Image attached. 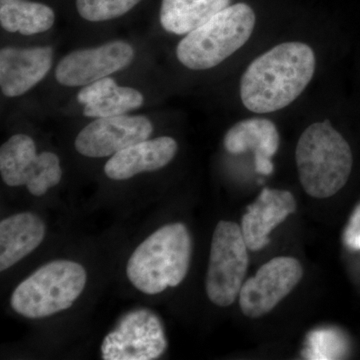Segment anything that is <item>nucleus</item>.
Instances as JSON below:
<instances>
[{
  "mask_svg": "<svg viewBox=\"0 0 360 360\" xmlns=\"http://www.w3.org/2000/svg\"><path fill=\"white\" fill-rule=\"evenodd\" d=\"M141 54L139 42L116 37L66 52L51 77L61 89L77 91L104 77L123 75L137 65Z\"/></svg>",
  "mask_w": 360,
  "mask_h": 360,
  "instance_id": "nucleus-6",
  "label": "nucleus"
},
{
  "mask_svg": "<svg viewBox=\"0 0 360 360\" xmlns=\"http://www.w3.org/2000/svg\"><path fill=\"white\" fill-rule=\"evenodd\" d=\"M257 25L252 7L231 4L200 27L181 37L174 59L191 72H206L224 65L250 41Z\"/></svg>",
  "mask_w": 360,
  "mask_h": 360,
  "instance_id": "nucleus-3",
  "label": "nucleus"
},
{
  "mask_svg": "<svg viewBox=\"0 0 360 360\" xmlns=\"http://www.w3.org/2000/svg\"><path fill=\"white\" fill-rule=\"evenodd\" d=\"M82 264L56 260L40 267L14 290L11 305L27 319H42L70 309L86 284Z\"/></svg>",
  "mask_w": 360,
  "mask_h": 360,
  "instance_id": "nucleus-5",
  "label": "nucleus"
},
{
  "mask_svg": "<svg viewBox=\"0 0 360 360\" xmlns=\"http://www.w3.org/2000/svg\"><path fill=\"white\" fill-rule=\"evenodd\" d=\"M120 77H104L77 90L71 108L89 120L139 112L149 103L148 90Z\"/></svg>",
  "mask_w": 360,
  "mask_h": 360,
  "instance_id": "nucleus-13",
  "label": "nucleus"
},
{
  "mask_svg": "<svg viewBox=\"0 0 360 360\" xmlns=\"http://www.w3.org/2000/svg\"><path fill=\"white\" fill-rule=\"evenodd\" d=\"M343 243L350 250H360V205L355 207L345 227Z\"/></svg>",
  "mask_w": 360,
  "mask_h": 360,
  "instance_id": "nucleus-21",
  "label": "nucleus"
},
{
  "mask_svg": "<svg viewBox=\"0 0 360 360\" xmlns=\"http://www.w3.org/2000/svg\"><path fill=\"white\" fill-rule=\"evenodd\" d=\"M316 68L311 45L300 40L276 44L246 66L239 79V99L255 115L283 110L302 96Z\"/></svg>",
  "mask_w": 360,
  "mask_h": 360,
  "instance_id": "nucleus-1",
  "label": "nucleus"
},
{
  "mask_svg": "<svg viewBox=\"0 0 360 360\" xmlns=\"http://www.w3.org/2000/svg\"><path fill=\"white\" fill-rule=\"evenodd\" d=\"M281 144V135L276 123L264 116H253L234 123L224 137L225 150L238 155L253 151L255 167L260 174L274 172L272 158Z\"/></svg>",
  "mask_w": 360,
  "mask_h": 360,
  "instance_id": "nucleus-14",
  "label": "nucleus"
},
{
  "mask_svg": "<svg viewBox=\"0 0 360 360\" xmlns=\"http://www.w3.org/2000/svg\"><path fill=\"white\" fill-rule=\"evenodd\" d=\"M58 51L52 44H2L0 49V92L7 101L21 98L51 77Z\"/></svg>",
  "mask_w": 360,
  "mask_h": 360,
  "instance_id": "nucleus-9",
  "label": "nucleus"
},
{
  "mask_svg": "<svg viewBox=\"0 0 360 360\" xmlns=\"http://www.w3.org/2000/svg\"><path fill=\"white\" fill-rule=\"evenodd\" d=\"M167 348L160 317L150 310L137 309L125 314L104 338L101 356L104 360H153Z\"/></svg>",
  "mask_w": 360,
  "mask_h": 360,
  "instance_id": "nucleus-10",
  "label": "nucleus"
},
{
  "mask_svg": "<svg viewBox=\"0 0 360 360\" xmlns=\"http://www.w3.org/2000/svg\"><path fill=\"white\" fill-rule=\"evenodd\" d=\"M143 0H75L78 18L89 25H110L125 18Z\"/></svg>",
  "mask_w": 360,
  "mask_h": 360,
  "instance_id": "nucleus-20",
  "label": "nucleus"
},
{
  "mask_svg": "<svg viewBox=\"0 0 360 360\" xmlns=\"http://www.w3.org/2000/svg\"><path fill=\"white\" fill-rule=\"evenodd\" d=\"M295 195L283 189L264 188L255 202L246 208L241 231L248 250H264L269 245L271 231L295 212Z\"/></svg>",
  "mask_w": 360,
  "mask_h": 360,
  "instance_id": "nucleus-15",
  "label": "nucleus"
},
{
  "mask_svg": "<svg viewBox=\"0 0 360 360\" xmlns=\"http://www.w3.org/2000/svg\"><path fill=\"white\" fill-rule=\"evenodd\" d=\"M155 130L153 118L143 113L96 118L79 130L75 148L85 158H111L123 149L150 139Z\"/></svg>",
  "mask_w": 360,
  "mask_h": 360,
  "instance_id": "nucleus-11",
  "label": "nucleus"
},
{
  "mask_svg": "<svg viewBox=\"0 0 360 360\" xmlns=\"http://www.w3.org/2000/svg\"><path fill=\"white\" fill-rule=\"evenodd\" d=\"M248 250L238 224L227 220L217 224L205 279L206 295L217 307H231L238 298L250 262Z\"/></svg>",
  "mask_w": 360,
  "mask_h": 360,
  "instance_id": "nucleus-7",
  "label": "nucleus"
},
{
  "mask_svg": "<svg viewBox=\"0 0 360 360\" xmlns=\"http://www.w3.org/2000/svg\"><path fill=\"white\" fill-rule=\"evenodd\" d=\"M303 269L295 257L272 258L245 281L239 292L241 311L250 319L269 314L302 281Z\"/></svg>",
  "mask_w": 360,
  "mask_h": 360,
  "instance_id": "nucleus-12",
  "label": "nucleus"
},
{
  "mask_svg": "<svg viewBox=\"0 0 360 360\" xmlns=\"http://www.w3.org/2000/svg\"><path fill=\"white\" fill-rule=\"evenodd\" d=\"M54 9L34 0H0V26L6 37L34 40L51 34L56 25Z\"/></svg>",
  "mask_w": 360,
  "mask_h": 360,
  "instance_id": "nucleus-17",
  "label": "nucleus"
},
{
  "mask_svg": "<svg viewBox=\"0 0 360 360\" xmlns=\"http://www.w3.org/2000/svg\"><path fill=\"white\" fill-rule=\"evenodd\" d=\"M45 224L39 215L23 212L0 222V270L11 269L39 248L45 236Z\"/></svg>",
  "mask_w": 360,
  "mask_h": 360,
  "instance_id": "nucleus-18",
  "label": "nucleus"
},
{
  "mask_svg": "<svg viewBox=\"0 0 360 360\" xmlns=\"http://www.w3.org/2000/svg\"><path fill=\"white\" fill-rule=\"evenodd\" d=\"M193 243L184 224L161 227L139 245L127 266V277L146 295H158L175 288L186 278Z\"/></svg>",
  "mask_w": 360,
  "mask_h": 360,
  "instance_id": "nucleus-4",
  "label": "nucleus"
},
{
  "mask_svg": "<svg viewBox=\"0 0 360 360\" xmlns=\"http://www.w3.org/2000/svg\"><path fill=\"white\" fill-rule=\"evenodd\" d=\"M177 151L179 143L174 137H150L111 156L104 165V174L110 179L127 180L146 172H156L167 167Z\"/></svg>",
  "mask_w": 360,
  "mask_h": 360,
  "instance_id": "nucleus-16",
  "label": "nucleus"
},
{
  "mask_svg": "<svg viewBox=\"0 0 360 360\" xmlns=\"http://www.w3.org/2000/svg\"><path fill=\"white\" fill-rule=\"evenodd\" d=\"M231 4V0H161L158 25L162 33L181 39Z\"/></svg>",
  "mask_w": 360,
  "mask_h": 360,
  "instance_id": "nucleus-19",
  "label": "nucleus"
},
{
  "mask_svg": "<svg viewBox=\"0 0 360 360\" xmlns=\"http://www.w3.org/2000/svg\"><path fill=\"white\" fill-rule=\"evenodd\" d=\"M295 163L305 193L331 198L347 184L354 167L352 148L328 120L309 124L298 139Z\"/></svg>",
  "mask_w": 360,
  "mask_h": 360,
  "instance_id": "nucleus-2",
  "label": "nucleus"
},
{
  "mask_svg": "<svg viewBox=\"0 0 360 360\" xmlns=\"http://www.w3.org/2000/svg\"><path fill=\"white\" fill-rule=\"evenodd\" d=\"M0 175L11 187H27L34 196L44 195L63 179L60 158L52 151H37L30 134H13L0 148Z\"/></svg>",
  "mask_w": 360,
  "mask_h": 360,
  "instance_id": "nucleus-8",
  "label": "nucleus"
}]
</instances>
